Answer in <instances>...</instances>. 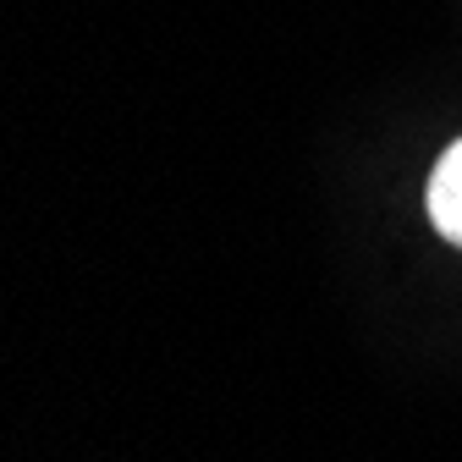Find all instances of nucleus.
I'll return each mask as SVG.
<instances>
[{"instance_id":"f257e3e1","label":"nucleus","mask_w":462,"mask_h":462,"mask_svg":"<svg viewBox=\"0 0 462 462\" xmlns=\"http://www.w3.org/2000/svg\"><path fill=\"white\" fill-rule=\"evenodd\" d=\"M430 220L451 248H462V138L440 154L435 177H430Z\"/></svg>"}]
</instances>
